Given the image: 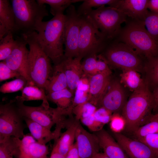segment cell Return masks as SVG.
<instances>
[{"label": "cell", "instance_id": "1", "mask_svg": "<svg viewBox=\"0 0 158 158\" xmlns=\"http://www.w3.org/2000/svg\"><path fill=\"white\" fill-rule=\"evenodd\" d=\"M65 23V14H59L48 21L41 22L35 28L38 42L54 65L64 58Z\"/></svg>", "mask_w": 158, "mask_h": 158}, {"label": "cell", "instance_id": "2", "mask_svg": "<svg viewBox=\"0 0 158 158\" xmlns=\"http://www.w3.org/2000/svg\"><path fill=\"white\" fill-rule=\"evenodd\" d=\"M145 81L133 91L122 110V116L127 132L133 133L139 128L148 122L152 115L154 105L152 92Z\"/></svg>", "mask_w": 158, "mask_h": 158}, {"label": "cell", "instance_id": "3", "mask_svg": "<svg viewBox=\"0 0 158 158\" xmlns=\"http://www.w3.org/2000/svg\"><path fill=\"white\" fill-rule=\"evenodd\" d=\"M115 40L126 44L146 59L158 56V40L148 32L143 21H127Z\"/></svg>", "mask_w": 158, "mask_h": 158}, {"label": "cell", "instance_id": "4", "mask_svg": "<svg viewBox=\"0 0 158 158\" xmlns=\"http://www.w3.org/2000/svg\"><path fill=\"white\" fill-rule=\"evenodd\" d=\"M35 31L21 34L29 47L28 73L32 84L45 90L52 67L49 57L40 47Z\"/></svg>", "mask_w": 158, "mask_h": 158}, {"label": "cell", "instance_id": "5", "mask_svg": "<svg viewBox=\"0 0 158 158\" xmlns=\"http://www.w3.org/2000/svg\"><path fill=\"white\" fill-rule=\"evenodd\" d=\"M12 6L14 14V33L21 34L35 31L38 24L48 16L45 4L35 0H12Z\"/></svg>", "mask_w": 158, "mask_h": 158}, {"label": "cell", "instance_id": "6", "mask_svg": "<svg viewBox=\"0 0 158 158\" xmlns=\"http://www.w3.org/2000/svg\"><path fill=\"white\" fill-rule=\"evenodd\" d=\"M101 54L109 65L122 70L133 69L144 72V58L126 44L114 40L109 43Z\"/></svg>", "mask_w": 158, "mask_h": 158}, {"label": "cell", "instance_id": "7", "mask_svg": "<svg viewBox=\"0 0 158 158\" xmlns=\"http://www.w3.org/2000/svg\"><path fill=\"white\" fill-rule=\"evenodd\" d=\"M83 15L87 16L110 41L117 37L121 29V24L127 22V16L123 11L109 6H103L92 9Z\"/></svg>", "mask_w": 158, "mask_h": 158}, {"label": "cell", "instance_id": "8", "mask_svg": "<svg viewBox=\"0 0 158 158\" xmlns=\"http://www.w3.org/2000/svg\"><path fill=\"white\" fill-rule=\"evenodd\" d=\"M80 16L81 22L78 44V57L83 59L90 54H100L111 41L87 16Z\"/></svg>", "mask_w": 158, "mask_h": 158}, {"label": "cell", "instance_id": "9", "mask_svg": "<svg viewBox=\"0 0 158 158\" xmlns=\"http://www.w3.org/2000/svg\"><path fill=\"white\" fill-rule=\"evenodd\" d=\"M15 99L0 105V139L14 137L22 138L27 128ZM25 122V121H24Z\"/></svg>", "mask_w": 158, "mask_h": 158}, {"label": "cell", "instance_id": "10", "mask_svg": "<svg viewBox=\"0 0 158 158\" xmlns=\"http://www.w3.org/2000/svg\"><path fill=\"white\" fill-rule=\"evenodd\" d=\"M64 30V58L78 57V44L81 17L73 5L66 10Z\"/></svg>", "mask_w": 158, "mask_h": 158}, {"label": "cell", "instance_id": "11", "mask_svg": "<svg viewBox=\"0 0 158 158\" xmlns=\"http://www.w3.org/2000/svg\"><path fill=\"white\" fill-rule=\"evenodd\" d=\"M16 40L15 47L4 61L10 68L25 78L28 81L29 85H33L30 80L28 73L29 53V50L26 47L28 44L21 35Z\"/></svg>", "mask_w": 158, "mask_h": 158}, {"label": "cell", "instance_id": "12", "mask_svg": "<svg viewBox=\"0 0 158 158\" xmlns=\"http://www.w3.org/2000/svg\"><path fill=\"white\" fill-rule=\"evenodd\" d=\"M15 99L23 118H29L50 130L55 124L54 108H46L42 104L37 107L25 105L20 96H16Z\"/></svg>", "mask_w": 158, "mask_h": 158}, {"label": "cell", "instance_id": "13", "mask_svg": "<svg viewBox=\"0 0 158 158\" xmlns=\"http://www.w3.org/2000/svg\"><path fill=\"white\" fill-rule=\"evenodd\" d=\"M113 133L114 138L128 158H157L152 150L143 142L130 138L120 132Z\"/></svg>", "mask_w": 158, "mask_h": 158}, {"label": "cell", "instance_id": "14", "mask_svg": "<svg viewBox=\"0 0 158 158\" xmlns=\"http://www.w3.org/2000/svg\"><path fill=\"white\" fill-rule=\"evenodd\" d=\"M109 88L101 100L99 106L112 113H118L122 110L126 103V95L120 81L111 80Z\"/></svg>", "mask_w": 158, "mask_h": 158}, {"label": "cell", "instance_id": "15", "mask_svg": "<svg viewBox=\"0 0 158 158\" xmlns=\"http://www.w3.org/2000/svg\"><path fill=\"white\" fill-rule=\"evenodd\" d=\"M75 139L80 158H93L99 152L100 148L96 135L86 130L80 122L76 128Z\"/></svg>", "mask_w": 158, "mask_h": 158}, {"label": "cell", "instance_id": "16", "mask_svg": "<svg viewBox=\"0 0 158 158\" xmlns=\"http://www.w3.org/2000/svg\"><path fill=\"white\" fill-rule=\"evenodd\" d=\"M111 75L98 73L89 76V102L96 107L106 93L111 80Z\"/></svg>", "mask_w": 158, "mask_h": 158}, {"label": "cell", "instance_id": "17", "mask_svg": "<svg viewBox=\"0 0 158 158\" xmlns=\"http://www.w3.org/2000/svg\"><path fill=\"white\" fill-rule=\"evenodd\" d=\"M80 57L65 58L61 62L66 75L68 88L74 94L84 74Z\"/></svg>", "mask_w": 158, "mask_h": 158}, {"label": "cell", "instance_id": "18", "mask_svg": "<svg viewBox=\"0 0 158 158\" xmlns=\"http://www.w3.org/2000/svg\"><path fill=\"white\" fill-rule=\"evenodd\" d=\"M148 0H117L114 8L123 11L132 20L144 21L149 11Z\"/></svg>", "mask_w": 158, "mask_h": 158}, {"label": "cell", "instance_id": "19", "mask_svg": "<svg viewBox=\"0 0 158 158\" xmlns=\"http://www.w3.org/2000/svg\"><path fill=\"white\" fill-rule=\"evenodd\" d=\"M96 135L100 148L109 158H128L115 139L105 130L94 133Z\"/></svg>", "mask_w": 158, "mask_h": 158}, {"label": "cell", "instance_id": "20", "mask_svg": "<svg viewBox=\"0 0 158 158\" xmlns=\"http://www.w3.org/2000/svg\"><path fill=\"white\" fill-rule=\"evenodd\" d=\"M20 150V154L36 158H48V146L38 142L30 134L25 135L21 139Z\"/></svg>", "mask_w": 158, "mask_h": 158}, {"label": "cell", "instance_id": "21", "mask_svg": "<svg viewBox=\"0 0 158 158\" xmlns=\"http://www.w3.org/2000/svg\"><path fill=\"white\" fill-rule=\"evenodd\" d=\"M14 14L8 0H0V40L10 32L14 33Z\"/></svg>", "mask_w": 158, "mask_h": 158}, {"label": "cell", "instance_id": "22", "mask_svg": "<svg viewBox=\"0 0 158 158\" xmlns=\"http://www.w3.org/2000/svg\"><path fill=\"white\" fill-rule=\"evenodd\" d=\"M67 88L66 78L61 63L54 65L45 87L46 94Z\"/></svg>", "mask_w": 158, "mask_h": 158}, {"label": "cell", "instance_id": "23", "mask_svg": "<svg viewBox=\"0 0 158 158\" xmlns=\"http://www.w3.org/2000/svg\"><path fill=\"white\" fill-rule=\"evenodd\" d=\"M24 121L30 132V134L39 142L43 145L54 140H56L54 132L47 128L31 120L23 118Z\"/></svg>", "mask_w": 158, "mask_h": 158}, {"label": "cell", "instance_id": "24", "mask_svg": "<svg viewBox=\"0 0 158 158\" xmlns=\"http://www.w3.org/2000/svg\"><path fill=\"white\" fill-rule=\"evenodd\" d=\"M79 121H77L64 132L61 134L56 141L53 146L61 154L66 156L71 147L74 144L75 139L76 128Z\"/></svg>", "mask_w": 158, "mask_h": 158}, {"label": "cell", "instance_id": "25", "mask_svg": "<svg viewBox=\"0 0 158 158\" xmlns=\"http://www.w3.org/2000/svg\"><path fill=\"white\" fill-rule=\"evenodd\" d=\"M21 139L11 137L0 140V158H18Z\"/></svg>", "mask_w": 158, "mask_h": 158}, {"label": "cell", "instance_id": "26", "mask_svg": "<svg viewBox=\"0 0 158 158\" xmlns=\"http://www.w3.org/2000/svg\"><path fill=\"white\" fill-rule=\"evenodd\" d=\"M47 95L48 100L55 104L59 109L66 110L72 107L74 94L68 88L50 92Z\"/></svg>", "mask_w": 158, "mask_h": 158}, {"label": "cell", "instance_id": "27", "mask_svg": "<svg viewBox=\"0 0 158 158\" xmlns=\"http://www.w3.org/2000/svg\"><path fill=\"white\" fill-rule=\"evenodd\" d=\"M21 92L20 96L24 102L42 100V105L46 108L50 107L45 89L35 85H29L25 87Z\"/></svg>", "mask_w": 158, "mask_h": 158}, {"label": "cell", "instance_id": "28", "mask_svg": "<svg viewBox=\"0 0 158 158\" xmlns=\"http://www.w3.org/2000/svg\"><path fill=\"white\" fill-rule=\"evenodd\" d=\"M144 72L146 75L145 80L150 89L153 90L158 86V56L146 59Z\"/></svg>", "mask_w": 158, "mask_h": 158}, {"label": "cell", "instance_id": "29", "mask_svg": "<svg viewBox=\"0 0 158 158\" xmlns=\"http://www.w3.org/2000/svg\"><path fill=\"white\" fill-rule=\"evenodd\" d=\"M120 75L121 83L133 91L141 87L145 82L138 72L133 69L122 70Z\"/></svg>", "mask_w": 158, "mask_h": 158}, {"label": "cell", "instance_id": "30", "mask_svg": "<svg viewBox=\"0 0 158 158\" xmlns=\"http://www.w3.org/2000/svg\"><path fill=\"white\" fill-rule=\"evenodd\" d=\"M40 4H47L50 6V13L54 16L64 14V12L73 3L83 1L81 0H37Z\"/></svg>", "mask_w": 158, "mask_h": 158}, {"label": "cell", "instance_id": "31", "mask_svg": "<svg viewBox=\"0 0 158 158\" xmlns=\"http://www.w3.org/2000/svg\"><path fill=\"white\" fill-rule=\"evenodd\" d=\"M117 0H85L77 10L80 16L85 15L90 11L92 8H98L102 6L107 5L114 7Z\"/></svg>", "mask_w": 158, "mask_h": 158}, {"label": "cell", "instance_id": "32", "mask_svg": "<svg viewBox=\"0 0 158 158\" xmlns=\"http://www.w3.org/2000/svg\"><path fill=\"white\" fill-rule=\"evenodd\" d=\"M13 33L10 32L0 40V60L4 61L11 54L15 46L16 40Z\"/></svg>", "mask_w": 158, "mask_h": 158}, {"label": "cell", "instance_id": "33", "mask_svg": "<svg viewBox=\"0 0 158 158\" xmlns=\"http://www.w3.org/2000/svg\"><path fill=\"white\" fill-rule=\"evenodd\" d=\"M28 85V80L23 76H20L14 80L6 82L2 85L0 87V91L4 94L13 93L21 91Z\"/></svg>", "mask_w": 158, "mask_h": 158}, {"label": "cell", "instance_id": "34", "mask_svg": "<svg viewBox=\"0 0 158 158\" xmlns=\"http://www.w3.org/2000/svg\"><path fill=\"white\" fill-rule=\"evenodd\" d=\"M97 107L89 102L78 104L73 109V112L76 119L80 121L82 119L94 114Z\"/></svg>", "mask_w": 158, "mask_h": 158}, {"label": "cell", "instance_id": "35", "mask_svg": "<svg viewBox=\"0 0 158 158\" xmlns=\"http://www.w3.org/2000/svg\"><path fill=\"white\" fill-rule=\"evenodd\" d=\"M143 22L150 34L158 40V13L149 11Z\"/></svg>", "mask_w": 158, "mask_h": 158}, {"label": "cell", "instance_id": "36", "mask_svg": "<svg viewBox=\"0 0 158 158\" xmlns=\"http://www.w3.org/2000/svg\"><path fill=\"white\" fill-rule=\"evenodd\" d=\"M133 133L137 140L149 134L158 133V119L150 121L139 128Z\"/></svg>", "mask_w": 158, "mask_h": 158}, {"label": "cell", "instance_id": "37", "mask_svg": "<svg viewBox=\"0 0 158 158\" xmlns=\"http://www.w3.org/2000/svg\"><path fill=\"white\" fill-rule=\"evenodd\" d=\"M97 54H95L89 55L84 58L81 62L84 74L90 76L97 73L96 65Z\"/></svg>", "mask_w": 158, "mask_h": 158}, {"label": "cell", "instance_id": "38", "mask_svg": "<svg viewBox=\"0 0 158 158\" xmlns=\"http://www.w3.org/2000/svg\"><path fill=\"white\" fill-rule=\"evenodd\" d=\"M137 140L146 144L158 158V133L149 134Z\"/></svg>", "mask_w": 158, "mask_h": 158}, {"label": "cell", "instance_id": "39", "mask_svg": "<svg viewBox=\"0 0 158 158\" xmlns=\"http://www.w3.org/2000/svg\"><path fill=\"white\" fill-rule=\"evenodd\" d=\"M112 113L102 107L97 109L94 114L95 119L104 126L108 123L111 120Z\"/></svg>", "mask_w": 158, "mask_h": 158}, {"label": "cell", "instance_id": "40", "mask_svg": "<svg viewBox=\"0 0 158 158\" xmlns=\"http://www.w3.org/2000/svg\"><path fill=\"white\" fill-rule=\"evenodd\" d=\"M110 122V128L113 132L120 133L124 128V120L118 113L114 114L112 115Z\"/></svg>", "mask_w": 158, "mask_h": 158}, {"label": "cell", "instance_id": "41", "mask_svg": "<svg viewBox=\"0 0 158 158\" xmlns=\"http://www.w3.org/2000/svg\"><path fill=\"white\" fill-rule=\"evenodd\" d=\"M20 76H21L8 67L4 61L0 62V82L14 77L17 78Z\"/></svg>", "mask_w": 158, "mask_h": 158}, {"label": "cell", "instance_id": "42", "mask_svg": "<svg viewBox=\"0 0 158 158\" xmlns=\"http://www.w3.org/2000/svg\"><path fill=\"white\" fill-rule=\"evenodd\" d=\"M80 121L91 131L93 132L94 133L102 129L104 126L95 119L94 116V114L83 118Z\"/></svg>", "mask_w": 158, "mask_h": 158}, {"label": "cell", "instance_id": "43", "mask_svg": "<svg viewBox=\"0 0 158 158\" xmlns=\"http://www.w3.org/2000/svg\"><path fill=\"white\" fill-rule=\"evenodd\" d=\"M96 69L97 73H103L110 74L111 73L107 61L101 54L97 55Z\"/></svg>", "mask_w": 158, "mask_h": 158}, {"label": "cell", "instance_id": "44", "mask_svg": "<svg viewBox=\"0 0 158 158\" xmlns=\"http://www.w3.org/2000/svg\"><path fill=\"white\" fill-rule=\"evenodd\" d=\"M65 158H80L76 142L71 147Z\"/></svg>", "mask_w": 158, "mask_h": 158}, {"label": "cell", "instance_id": "45", "mask_svg": "<svg viewBox=\"0 0 158 158\" xmlns=\"http://www.w3.org/2000/svg\"><path fill=\"white\" fill-rule=\"evenodd\" d=\"M152 94L154 101L153 111L155 112L154 114L158 113V86L153 90Z\"/></svg>", "mask_w": 158, "mask_h": 158}, {"label": "cell", "instance_id": "46", "mask_svg": "<svg viewBox=\"0 0 158 158\" xmlns=\"http://www.w3.org/2000/svg\"><path fill=\"white\" fill-rule=\"evenodd\" d=\"M147 8L150 11L158 13V0H148Z\"/></svg>", "mask_w": 158, "mask_h": 158}, {"label": "cell", "instance_id": "47", "mask_svg": "<svg viewBox=\"0 0 158 158\" xmlns=\"http://www.w3.org/2000/svg\"><path fill=\"white\" fill-rule=\"evenodd\" d=\"M49 158H65V157L60 154L53 147Z\"/></svg>", "mask_w": 158, "mask_h": 158}, {"label": "cell", "instance_id": "48", "mask_svg": "<svg viewBox=\"0 0 158 158\" xmlns=\"http://www.w3.org/2000/svg\"><path fill=\"white\" fill-rule=\"evenodd\" d=\"M93 158H109L103 152H98L96 154Z\"/></svg>", "mask_w": 158, "mask_h": 158}, {"label": "cell", "instance_id": "49", "mask_svg": "<svg viewBox=\"0 0 158 158\" xmlns=\"http://www.w3.org/2000/svg\"><path fill=\"white\" fill-rule=\"evenodd\" d=\"M156 119H158V113L154 114H152L150 119L149 121Z\"/></svg>", "mask_w": 158, "mask_h": 158}, {"label": "cell", "instance_id": "50", "mask_svg": "<svg viewBox=\"0 0 158 158\" xmlns=\"http://www.w3.org/2000/svg\"><path fill=\"white\" fill-rule=\"evenodd\" d=\"M18 158H40L30 157L24 154H20Z\"/></svg>", "mask_w": 158, "mask_h": 158}]
</instances>
